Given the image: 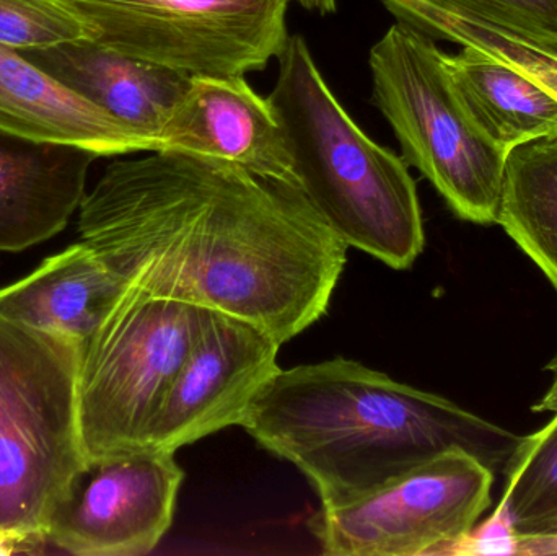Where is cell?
Returning <instances> with one entry per match:
<instances>
[{
  "instance_id": "1",
  "label": "cell",
  "mask_w": 557,
  "mask_h": 556,
  "mask_svg": "<svg viewBox=\"0 0 557 556\" xmlns=\"http://www.w3.org/2000/svg\"><path fill=\"white\" fill-rule=\"evenodd\" d=\"M77 228L127 283L240 317L281 345L327 312L346 267L347 245L298 186L173 150L110 163Z\"/></svg>"
},
{
  "instance_id": "2",
  "label": "cell",
  "mask_w": 557,
  "mask_h": 556,
  "mask_svg": "<svg viewBox=\"0 0 557 556\" xmlns=\"http://www.w3.org/2000/svg\"><path fill=\"white\" fill-rule=\"evenodd\" d=\"M242 428L336 506L450 449L506 469L522 437L349 359L278 369Z\"/></svg>"
},
{
  "instance_id": "3",
  "label": "cell",
  "mask_w": 557,
  "mask_h": 556,
  "mask_svg": "<svg viewBox=\"0 0 557 556\" xmlns=\"http://www.w3.org/2000/svg\"><path fill=\"white\" fill-rule=\"evenodd\" d=\"M277 59L268 101L298 188L347 248H359L393 270H408L425 244L408 163L354 123L300 35L288 36Z\"/></svg>"
},
{
  "instance_id": "4",
  "label": "cell",
  "mask_w": 557,
  "mask_h": 556,
  "mask_svg": "<svg viewBox=\"0 0 557 556\" xmlns=\"http://www.w3.org/2000/svg\"><path fill=\"white\" fill-rule=\"evenodd\" d=\"M81 339L0 317V534L35 551L87 466L78 430Z\"/></svg>"
},
{
  "instance_id": "5",
  "label": "cell",
  "mask_w": 557,
  "mask_h": 556,
  "mask_svg": "<svg viewBox=\"0 0 557 556\" xmlns=\"http://www.w3.org/2000/svg\"><path fill=\"white\" fill-rule=\"evenodd\" d=\"M424 33L396 22L370 49L372 101L401 146L403 160L463 221L497 224L507 152L474 120Z\"/></svg>"
},
{
  "instance_id": "6",
  "label": "cell",
  "mask_w": 557,
  "mask_h": 556,
  "mask_svg": "<svg viewBox=\"0 0 557 556\" xmlns=\"http://www.w3.org/2000/svg\"><path fill=\"white\" fill-rule=\"evenodd\" d=\"M208 310L124 283L82 343L78 430L87 462L146 450L150 424L201 335Z\"/></svg>"
},
{
  "instance_id": "7",
  "label": "cell",
  "mask_w": 557,
  "mask_h": 556,
  "mask_svg": "<svg viewBox=\"0 0 557 556\" xmlns=\"http://www.w3.org/2000/svg\"><path fill=\"white\" fill-rule=\"evenodd\" d=\"M85 38L189 75L263 71L288 41L290 0H58Z\"/></svg>"
},
{
  "instance_id": "8",
  "label": "cell",
  "mask_w": 557,
  "mask_h": 556,
  "mask_svg": "<svg viewBox=\"0 0 557 556\" xmlns=\"http://www.w3.org/2000/svg\"><path fill=\"white\" fill-rule=\"evenodd\" d=\"M494 470L450 449L370 492L321 506L308 526L331 556L450 555L490 508Z\"/></svg>"
},
{
  "instance_id": "9",
  "label": "cell",
  "mask_w": 557,
  "mask_h": 556,
  "mask_svg": "<svg viewBox=\"0 0 557 556\" xmlns=\"http://www.w3.org/2000/svg\"><path fill=\"white\" fill-rule=\"evenodd\" d=\"M183 479L170 450L91 460L52 515L46 542L77 556L150 554L172 526Z\"/></svg>"
},
{
  "instance_id": "10",
  "label": "cell",
  "mask_w": 557,
  "mask_h": 556,
  "mask_svg": "<svg viewBox=\"0 0 557 556\" xmlns=\"http://www.w3.org/2000/svg\"><path fill=\"white\" fill-rule=\"evenodd\" d=\"M281 343L248 320L208 310L201 335L150 424L146 449L170 450L242 427L261 388L277 374Z\"/></svg>"
},
{
  "instance_id": "11",
  "label": "cell",
  "mask_w": 557,
  "mask_h": 556,
  "mask_svg": "<svg viewBox=\"0 0 557 556\" xmlns=\"http://www.w3.org/2000/svg\"><path fill=\"white\" fill-rule=\"evenodd\" d=\"M159 150L225 160L297 186L276 113L244 77L193 75L160 133Z\"/></svg>"
},
{
  "instance_id": "12",
  "label": "cell",
  "mask_w": 557,
  "mask_h": 556,
  "mask_svg": "<svg viewBox=\"0 0 557 556\" xmlns=\"http://www.w3.org/2000/svg\"><path fill=\"white\" fill-rule=\"evenodd\" d=\"M18 51L62 87L152 140L156 150L166 120L193 78L88 38Z\"/></svg>"
},
{
  "instance_id": "13",
  "label": "cell",
  "mask_w": 557,
  "mask_h": 556,
  "mask_svg": "<svg viewBox=\"0 0 557 556\" xmlns=\"http://www.w3.org/2000/svg\"><path fill=\"white\" fill-rule=\"evenodd\" d=\"M94 150L0 127V251L26 250L64 231L87 195Z\"/></svg>"
},
{
  "instance_id": "14",
  "label": "cell",
  "mask_w": 557,
  "mask_h": 556,
  "mask_svg": "<svg viewBox=\"0 0 557 556\" xmlns=\"http://www.w3.org/2000/svg\"><path fill=\"white\" fill-rule=\"evenodd\" d=\"M0 127L33 139L74 144L100 157L156 152L152 140L62 87L2 42Z\"/></svg>"
},
{
  "instance_id": "15",
  "label": "cell",
  "mask_w": 557,
  "mask_h": 556,
  "mask_svg": "<svg viewBox=\"0 0 557 556\" xmlns=\"http://www.w3.org/2000/svg\"><path fill=\"white\" fill-rule=\"evenodd\" d=\"M429 38L473 48L529 75L557 98V29L486 0H380Z\"/></svg>"
},
{
  "instance_id": "16",
  "label": "cell",
  "mask_w": 557,
  "mask_h": 556,
  "mask_svg": "<svg viewBox=\"0 0 557 556\" xmlns=\"http://www.w3.org/2000/svg\"><path fill=\"white\" fill-rule=\"evenodd\" d=\"M126 281L85 242L46 258L23 280L0 289V317L81 339L95 332Z\"/></svg>"
},
{
  "instance_id": "17",
  "label": "cell",
  "mask_w": 557,
  "mask_h": 556,
  "mask_svg": "<svg viewBox=\"0 0 557 556\" xmlns=\"http://www.w3.org/2000/svg\"><path fill=\"white\" fill-rule=\"evenodd\" d=\"M444 58L468 110L507 153L557 136V98L529 75L473 48Z\"/></svg>"
},
{
  "instance_id": "18",
  "label": "cell",
  "mask_w": 557,
  "mask_h": 556,
  "mask_svg": "<svg viewBox=\"0 0 557 556\" xmlns=\"http://www.w3.org/2000/svg\"><path fill=\"white\" fill-rule=\"evenodd\" d=\"M497 224L557 294V136L509 150Z\"/></svg>"
},
{
  "instance_id": "19",
  "label": "cell",
  "mask_w": 557,
  "mask_h": 556,
  "mask_svg": "<svg viewBox=\"0 0 557 556\" xmlns=\"http://www.w3.org/2000/svg\"><path fill=\"white\" fill-rule=\"evenodd\" d=\"M497 515L509 528V555L557 554V413L522 437L506 466Z\"/></svg>"
},
{
  "instance_id": "20",
  "label": "cell",
  "mask_w": 557,
  "mask_h": 556,
  "mask_svg": "<svg viewBox=\"0 0 557 556\" xmlns=\"http://www.w3.org/2000/svg\"><path fill=\"white\" fill-rule=\"evenodd\" d=\"M85 38L78 20L58 0H0V42L10 48H46Z\"/></svg>"
},
{
  "instance_id": "21",
  "label": "cell",
  "mask_w": 557,
  "mask_h": 556,
  "mask_svg": "<svg viewBox=\"0 0 557 556\" xmlns=\"http://www.w3.org/2000/svg\"><path fill=\"white\" fill-rule=\"evenodd\" d=\"M513 12L522 13L533 22L557 29V0H486Z\"/></svg>"
},
{
  "instance_id": "22",
  "label": "cell",
  "mask_w": 557,
  "mask_h": 556,
  "mask_svg": "<svg viewBox=\"0 0 557 556\" xmlns=\"http://www.w3.org/2000/svg\"><path fill=\"white\" fill-rule=\"evenodd\" d=\"M549 374H552V385H549L548 392L543 395L542 400L533 407L536 413H557V355L552 359L548 366Z\"/></svg>"
},
{
  "instance_id": "23",
  "label": "cell",
  "mask_w": 557,
  "mask_h": 556,
  "mask_svg": "<svg viewBox=\"0 0 557 556\" xmlns=\"http://www.w3.org/2000/svg\"><path fill=\"white\" fill-rule=\"evenodd\" d=\"M295 2L304 9L320 13V15H331L336 12V0H295Z\"/></svg>"
},
{
  "instance_id": "24",
  "label": "cell",
  "mask_w": 557,
  "mask_h": 556,
  "mask_svg": "<svg viewBox=\"0 0 557 556\" xmlns=\"http://www.w3.org/2000/svg\"><path fill=\"white\" fill-rule=\"evenodd\" d=\"M20 552H32L25 542L10 535L0 534V555L20 554Z\"/></svg>"
}]
</instances>
